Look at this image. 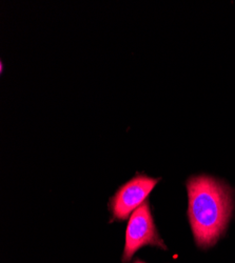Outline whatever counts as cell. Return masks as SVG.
I'll use <instances>...</instances> for the list:
<instances>
[{
  "instance_id": "obj_1",
  "label": "cell",
  "mask_w": 235,
  "mask_h": 263,
  "mask_svg": "<svg viewBox=\"0 0 235 263\" xmlns=\"http://www.w3.org/2000/svg\"><path fill=\"white\" fill-rule=\"evenodd\" d=\"M188 217L195 242L206 249L225 233L233 212V192L223 181L200 175L187 181Z\"/></svg>"
},
{
  "instance_id": "obj_2",
  "label": "cell",
  "mask_w": 235,
  "mask_h": 263,
  "mask_svg": "<svg viewBox=\"0 0 235 263\" xmlns=\"http://www.w3.org/2000/svg\"><path fill=\"white\" fill-rule=\"evenodd\" d=\"M144 246H153L166 250V246L155 227L150 205L146 201L131 215L125 232L123 262L129 261L132 256Z\"/></svg>"
},
{
  "instance_id": "obj_3",
  "label": "cell",
  "mask_w": 235,
  "mask_h": 263,
  "mask_svg": "<svg viewBox=\"0 0 235 263\" xmlns=\"http://www.w3.org/2000/svg\"><path fill=\"white\" fill-rule=\"evenodd\" d=\"M159 179L138 174L134 178L121 185L110 200V210L113 219L125 220L133 212L146 202Z\"/></svg>"
},
{
  "instance_id": "obj_4",
  "label": "cell",
  "mask_w": 235,
  "mask_h": 263,
  "mask_svg": "<svg viewBox=\"0 0 235 263\" xmlns=\"http://www.w3.org/2000/svg\"><path fill=\"white\" fill-rule=\"evenodd\" d=\"M135 263H143V262H140V261H136Z\"/></svg>"
}]
</instances>
